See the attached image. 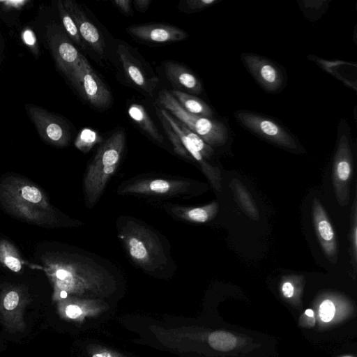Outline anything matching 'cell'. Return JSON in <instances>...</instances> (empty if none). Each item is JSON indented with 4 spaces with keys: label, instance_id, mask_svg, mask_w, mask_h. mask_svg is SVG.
Listing matches in <instances>:
<instances>
[{
    "label": "cell",
    "instance_id": "cell-8",
    "mask_svg": "<svg viewBox=\"0 0 357 357\" xmlns=\"http://www.w3.org/2000/svg\"><path fill=\"white\" fill-rule=\"evenodd\" d=\"M234 115L241 126L265 140L289 151H301L295 137L274 119L247 110L235 111Z\"/></svg>",
    "mask_w": 357,
    "mask_h": 357
},
{
    "label": "cell",
    "instance_id": "cell-27",
    "mask_svg": "<svg viewBox=\"0 0 357 357\" xmlns=\"http://www.w3.org/2000/svg\"><path fill=\"white\" fill-rule=\"evenodd\" d=\"M103 141L101 135L96 130L84 128L78 133L74 144L83 153L89 152L96 144Z\"/></svg>",
    "mask_w": 357,
    "mask_h": 357
},
{
    "label": "cell",
    "instance_id": "cell-22",
    "mask_svg": "<svg viewBox=\"0 0 357 357\" xmlns=\"http://www.w3.org/2000/svg\"><path fill=\"white\" fill-rule=\"evenodd\" d=\"M230 185L234 193V199L241 210L253 220H259L258 208L247 188L237 178H234Z\"/></svg>",
    "mask_w": 357,
    "mask_h": 357
},
{
    "label": "cell",
    "instance_id": "cell-33",
    "mask_svg": "<svg viewBox=\"0 0 357 357\" xmlns=\"http://www.w3.org/2000/svg\"><path fill=\"white\" fill-rule=\"evenodd\" d=\"M114 6H115L121 13L125 15L130 16L133 15L132 10L131 0H115L112 1Z\"/></svg>",
    "mask_w": 357,
    "mask_h": 357
},
{
    "label": "cell",
    "instance_id": "cell-6",
    "mask_svg": "<svg viewBox=\"0 0 357 357\" xmlns=\"http://www.w3.org/2000/svg\"><path fill=\"white\" fill-rule=\"evenodd\" d=\"M67 78L79 95L92 107L106 109L112 104V96L109 89L83 54Z\"/></svg>",
    "mask_w": 357,
    "mask_h": 357
},
{
    "label": "cell",
    "instance_id": "cell-3",
    "mask_svg": "<svg viewBox=\"0 0 357 357\" xmlns=\"http://www.w3.org/2000/svg\"><path fill=\"white\" fill-rule=\"evenodd\" d=\"M118 236L131 260L151 275H159L169 261L165 246L153 230L132 218H121Z\"/></svg>",
    "mask_w": 357,
    "mask_h": 357
},
{
    "label": "cell",
    "instance_id": "cell-19",
    "mask_svg": "<svg viewBox=\"0 0 357 357\" xmlns=\"http://www.w3.org/2000/svg\"><path fill=\"white\" fill-rule=\"evenodd\" d=\"M171 126L180 137L184 148L192 159L198 163L202 172L208 178L213 188L218 192H221L222 177L219 169L212 166L198 151L192 142L177 128L172 125H171Z\"/></svg>",
    "mask_w": 357,
    "mask_h": 357
},
{
    "label": "cell",
    "instance_id": "cell-35",
    "mask_svg": "<svg viewBox=\"0 0 357 357\" xmlns=\"http://www.w3.org/2000/svg\"><path fill=\"white\" fill-rule=\"evenodd\" d=\"M281 291L284 297L291 298L294 294L295 287L290 280H285L282 284Z\"/></svg>",
    "mask_w": 357,
    "mask_h": 357
},
{
    "label": "cell",
    "instance_id": "cell-16",
    "mask_svg": "<svg viewBox=\"0 0 357 357\" xmlns=\"http://www.w3.org/2000/svg\"><path fill=\"white\" fill-rule=\"evenodd\" d=\"M312 217L316 234L324 253L332 264H335L337 259V246L335 231L324 207L316 197L312 202Z\"/></svg>",
    "mask_w": 357,
    "mask_h": 357
},
{
    "label": "cell",
    "instance_id": "cell-12",
    "mask_svg": "<svg viewBox=\"0 0 357 357\" xmlns=\"http://www.w3.org/2000/svg\"><path fill=\"white\" fill-rule=\"evenodd\" d=\"M241 58L250 75L266 92L277 93L284 86V74L274 61L253 53H243Z\"/></svg>",
    "mask_w": 357,
    "mask_h": 357
},
{
    "label": "cell",
    "instance_id": "cell-17",
    "mask_svg": "<svg viewBox=\"0 0 357 357\" xmlns=\"http://www.w3.org/2000/svg\"><path fill=\"white\" fill-rule=\"evenodd\" d=\"M164 70L167 80L174 88V90L191 95H198L202 92L201 80L186 66L174 61H167L164 65Z\"/></svg>",
    "mask_w": 357,
    "mask_h": 357
},
{
    "label": "cell",
    "instance_id": "cell-11",
    "mask_svg": "<svg viewBox=\"0 0 357 357\" xmlns=\"http://www.w3.org/2000/svg\"><path fill=\"white\" fill-rule=\"evenodd\" d=\"M25 108L45 142L57 147L68 144L71 137L70 127L63 118L35 105H26Z\"/></svg>",
    "mask_w": 357,
    "mask_h": 357
},
{
    "label": "cell",
    "instance_id": "cell-28",
    "mask_svg": "<svg viewBox=\"0 0 357 357\" xmlns=\"http://www.w3.org/2000/svg\"><path fill=\"white\" fill-rule=\"evenodd\" d=\"M357 203L356 198H355L351 212V221H350V231H349V241H350V255L351 258V264L354 268H356L357 259Z\"/></svg>",
    "mask_w": 357,
    "mask_h": 357
},
{
    "label": "cell",
    "instance_id": "cell-14",
    "mask_svg": "<svg viewBox=\"0 0 357 357\" xmlns=\"http://www.w3.org/2000/svg\"><path fill=\"white\" fill-rule=\"evenodd\" d=\"M63 6L73 19L80 37L86 47L103 57L106 44L99 29L89 18L82 7L72 0L63 1Z\"/></svg>",
    "mask_w": 357,
    "mask_h": 357
},
{
    "label": "cell",
    "instance_id": "cell-4",
    "mask_svg": "<svg viewBox=\"0 0 357 357\" xmlns=\"http://www.w3.org/2000/svg\"><path fill=\"white\" fill-rule=\"evenodd\" d=\"M126 144L122 129L115 131L98 148L87 167L84 178L85 202L92 208L103 192L109 180L116 172Z\"/></svg>",
    "mask_w": 357,
    "mask_h": 357
},
{
    "label": "cell",
    "instance_id": "cell-2",
    "mask_svg": "<svg viewBox=\"0 0 357 357\" xmlns=\"http://www.w3.org/2000/svg\"><path fill=\"white\" fill-rule=\"evenodd\" d=\"M0 202L6 211L15 218L43 227H56L58 213L46 194L25 178L9 176L0 183Z\"/></svg>",
    "mask_w": 357,
    "mask_h": 357
},
{
    "label": "cell",
    "instance_id": "cell-10",
    "mask_svg": "<svg viewBox=\"0 0 357 357\" xmlns=\"http://www.w3.org/2000/svg\"><path fill=\"white\" fill-rule=\"evenodd\" d=\"M117 192L119 195L181 197L192 192V183L186 179L143 178L124 182Z\"/></svg>",
    "mask_w": 357,
    "mask_h": 357
},
{
    "label": "cell",
    "instance_id": "cell-21",
    "mask_svg": "<svg viewBox=\"0 0 357 357\" xmlns=\"http://www.w3.org/2000/svg\"><path fill=\"white\" fill-rule=\"evenodd\" d=\"M170 92L178 104L189 113L208 118L213 116L211 107L201 98L177 90Z\"/></svg>",
    "mask_w": 357,
    "mask_h": 357
},
{
    "label": "cell",
    "instance_id": "cell-18",
    "mask_svg": "<svg viewBox=\"0 0 357 357\" xmlns=\"http://www.w3.org/2000/svg\"><path fill=\"white\" fill-rule=\"evenodd\" d=\"M219 205L216 202L197 207H186L167 205L165 209L172 215L187 222L204 223L212 220L218 212Z\"/></svg>",
    "mask_w": 357,
    "mask_h": 357
},
{
    "label": "cell",
    "instance_id": "cell-20",
    "mask_svg": "<svg viewBox=\"0 0 357 357\" xmlns=\"http://www.w3.org/2000/svg\"><path fill=\"white\" fill-rule=\"evenodd\" d=\"M128 114L131 120L149 137L158 143L163 142V136L143 105L132 103L128 109Z\"/></svg>",
    "mask_w": 357,
    "mask_h": 357
},
{
    "label": "cell",
    "instance_id": "cell-23",
    "mask_svg": "<svg viewBox=\"0 0 357 357\" xmlns=\"http://www.w3.org/2000/svg\"><path fill=\"white\" fill-rule=\"evenodd\" d=\"M84 353L85 357H140L92 339L84 346Z\"/></svg>",
    "mask_w": 357,
    "mask_h": 357
},
{
    "label": "cell",
    "instance_id": "cell-7",
    "mask_svg": "<svg viewBox=\"0 0 357 357\" xmlns=\"http://www.w3.org/2000/svg\"><path fill=\"white\" fill-rule=\"evenodd\" d=\"M337 143L333 162L332 179L335 194L340 205L349 200V183L353 172V155L349 140V127L342 119L338 127Z\"/></svg>",
    "mask_w": 357,
    "mask_h": 357
},
{
    "label": "cell",
    "instance_id": "cell-32",
    "mask_svg": "<svg viewBox=\"0 0 357 357\" xmlns=\"http://www.w3.org/2000/svg\"><path fill=\"white\" fill-rule=\"evenodd\" d=\"M335 305L331 300L324 301L319 306V317L323 321L328 322L334 317Z\"/></svg>",
    "mask_w": 357,
    "mask_h": 357
},
{
    "label": "cell",
    "instance_id": "cell-25",
    "mask_svg": "<svg viewBox=\"0 0 357 357\" xmlns=\"http://www.w3.org/2000/svg\"><path fill=\"white\" fill-rule=\"evenodd\" d=\"M57 8L62 23V27L68 36L73 44L77 45L83 50H86V47L80 37L77 26L70 15L65 8L63 1H58Z\"/></svg>",
    "mask_w": 357,
    "mask_h": 357
},
{
    "label": "cell",
    "instance_id": "cell-15",
    "mask_svg": "<svg viewBox=\"0 0 357 357\" xmlns=\"http://www.w3.org/2000/svg\"><path fill=\"white\" fill-rule=\"evenodd\" d=\"M130 36L135 40L150 44H164L182 41L188 34L180 27L166 24H144L126 28Z\"/></svg>",
    "mask_w": 357,
    "mask_h": 357
},
{
    "label": "cell",
    "instance_id": "cell-24",
    "mask_svg": "<svg viewBox=\"0 0 357 357\" xmlns=\"http://www.w3.org/2000/svg\"><path fill=\"white\" fill-rule=\"evenodd\" d=\"M0 263L15 273L20 272L24 265L17 249L5 239L0 240Z\"/></svg>",
    "mask_w": 357,
    "mask_h": 357
},
{
    "label": "cell",
    "instance_id": "cell-9",
    "mask_svg": "<svg viewBox=\"0 0 357 357\" xmlns=\"http://www.w3.org/2000/svg\"><path fill=\"white\" fill-rule=\"evenodd\" d=\"M116 54L128 81L149 96H153L159 79L141 55L123 41L118 43Z\"/></svg>",
    "mask_w": 357,
    "mask_h": 357
},
{
    "label": "cell",
    "instance_id": "cell-5",
    "mask_svg": "<svg viewBox=\"0 0 357 357\" xmlns=\"http://www.w3.org/2000/svg\"><path fill=\"white\" fill-rule=\"evenodd\" d=\"M156 105L167 111L189 130L199 135L211 147L223 146L228 140L229 133L226 125L213 118L195 115L185 111L172 95L163 89L158 93Z\"/></svg>",
    "mask_w": 357,
    "mask_h": 357
},
{
    "label": "cell",
    "instance_id": "cell-34",
    "mask_svg": "<svg viewBox=\"0 0 357 357\" xmlns=\"http://www.w3.org/2000/svg\"><path fill=\"white\" fill-rule=\"evenodd\" d=\"M28 1L25 0H6L0 1V4L8 10L22 8Z\"/></svg>",
    "mask_w": 357,
    "mask_h": 357
},
{
    "label": "cell",
    "instance_id": "cell-38",
    "mask_svg": "<svg viewBox=\"0 0 357 357\" xmlns=\"http://www.w3.org/2000/svg\"><path fill=\"white\" fill-rule=\"evenodd\" d=\"M343 357H351V356H343Z\"/></svg>",
    "mask_w": 357,
    "mask_h": 357
},
{
    "label": "cell",
    "instance_id": "cell-36",
    "mask_svg": "<svg viewBox=\"0 0 357 357\" xmlns=\"http://www.w3.org/2000/svg\"><path fill=\"white\" fill-rule=\"evenodd\" d=\"M151 3V0H135L132 4L135 9L139 13H145Z\"/></svg>",
    "mask_w": 357,
    "mask_h": 357
},
{
    "label": "cell",
    "instance_id": "cell-26",
    "mask_svg": "<svg viewBox=\"0 0 357 357\" xmlns=\"http://www.w3.org/2000/svg\"><path fill=\"white\" fill-rule=\"evenodd\" d=\"M155 114L159 121H160V123L164 130L165 131L167 136L172 144L175 153L184 158L192 160L187 152L186 149L184 148L180 137L172 128L167 119L162 116L160 111L159 107L156 104L155 105Z\"/></svg>",
    "mask_w": 357,
    "mask_h": 357
},
{
    "label": "cell",
    "instance_id": "cell-1",
    "mask_svg": "<svg viewBox=\"0 0 357 357\" xmlns=\"http://www.w3.org/2000/svg\"><path fill=\"white\" fill-rule=\"evenodd\" d=\"M41 261L54 301L70 298L115 312L120 298L116 279L97 261L84 255L56 252L45 255Z\"/></svg>",
    "mask_w": 357,
    "mask_h": 357
},
{
    "label": "cell",
    "instance_id": "cell-29",
    "mask_svg": "<svg viewBox=\"0 0 357 357\" xmlns=\"http://www.w3.org/2000/svg\"><path fill=\"white\" fill-rule=\"evenodd\" d=\"M219 0H183L178 4V8L181 12L190 14L202 11L214 4Z\"/></svg>",
    "mask_w": 357,
    "mask_h": 357
},
{
    "label": "cell",
    "instance_id": "cell-37",
    "mask_svg": "<svg viewBox=\"0 0 357 357\" xmlns=\"http://www.w3.org/2000/svg\"><path fill=\"white\" fill-rule=\"evenodd\" d=\"M305 314L309 316V317H313L314 315V312L313 310H312L311 309H308L305 311Z\"/></svg>",
    "mask_w": 357,
    "mask_h": 357
},
{
    "label": "cell",
    "instance_id": "cell-13",
    "mask_svg": "<svg viewBox=\"0 0 357 357\" xmlns=\"http://www.w3.org/2000/svg\"><path fill=\"white\" fill-rule=\"evenodd\" d=\"M45 36L56 66L67 77L79 62L82 54L59 24H47Z\"/></svg>",
    "mask_w": 357,
    "mask_h": 357
},
{
    "label": "cell",
    "instance_id": "cell-30",
    "mask_svg": "<svg viewBox=\"0 0 357 357\" xmlns=\"http://www.w3.org/2000/svg\"><path fill=\"white\" fill-rule=\"evenodd\" d=\"M20 303V292L17 289H10L7 291L3 298V307L8 311L16 309Z\"/></svg>",
    "mask_w": 357,
    "mask_h": 357
},
{
    "label": "cell",
    "instance_id": "cell-31",
    "mask_svg": "<svg viewBox=\"0 0 357 357\" xmlns=\"http://www.w3.org/2000/svg\"><path fill=\"white\" fill-rule=\"evenodd\" d=\"M23 43L28 46L33 52L38 54V46L34 32L30 28H25L21 33Z\"/></svg>",
    "mask_w": 357,
    "mask_h": 357
}]
</instances>
